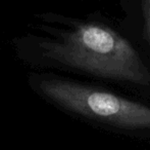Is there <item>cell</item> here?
<instances>
[{
    "label": "cell",
    "instance_id": "1",
    "mask_svg": "<svg viewBox=\"0 0 150 150\" xmlns=\"http://www.w3.org/2000/svg\"><path fill=\"white\" fill-rule=\"evenodd\" d=\"M67 21V28L40 25L49 36L14 41L21 60L36 68L71 69L96 77L147 85L150 72L130 41L104 25Z\"/></svg>",
    "mask_w": 150,
    "mask_h": 150
},
{
    "label": "cell",
    "instance_id": "2",
    "mask_svg": "<svg viewBox=\"0 0 150 150\" xmlns=\"http://www.w3.org/2000/svg\"><path fill=\"white\" fill-rule=\"evenodd\" d=\"M28 84L38 96L69 112L117 128H150L148 106L112 93L47 73H31Z\"/></svg>",
    "mask_w": 150,
    "mask_h": 150
},
{
    "label": "cell",
    "instance_id": "3",
    "mask_svg": "<svg viewBox=\"0 0 150 150\" xmlns=\"http://www.w3.org/2000/svg\"><path fill=\"white\" fill-rule=\"evenodd\" d=\"M143 20H144L145 34L150 43V0H141Z\"/></svg>",
    "mask_w": 150,
    "mask_h": 150
}]
</instances>
